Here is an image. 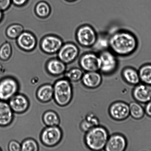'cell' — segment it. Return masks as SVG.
<instances>
[{"label": "cell", "mask_w": 151, "mask_h": 151, "mask_svg": "<svg viewBox=\"0 0 151 151\" xmlns=\"http://www.w3.org/2000/svg\"><path fill=\"white\" fill-rule=\"evenodd\" d=\"M139 44L137 37L129 31L120 30L109 35V49L117 57L131 55L137 51Z\"/></svg>", "instance_id": "1"}, {"label": "cell", "mask_w": 151, "mask_h": 151, "mask_svg": "<svg viewBox=\"0 0 151 151\" xmlns=\"http://www.w3.org/2000/svg\"><path fill=\"white\" fill-rule=\"evenodd\" d=\"M109 137L108 132L100 125L93 127L86 132L84 142L90 150L98 151L104 150Z\"/></svg>", "instance_id": "2"}, {"label": "cell", "mask_w": 151, "mask_h": 151, "mask_svg": "<svg viewBox=\"0 0 151 151\" xmlns=\"http://www.w3.org/2000/svg\"><path fill=\"white\" fill-rule=\"evenodd\" d=\"M53 87V99L56 103L61 107L69 105L73 98L72 83L64 78L56 81Z\"/></svg>", "instance_id": "3"}, {"label": "cell", "mask_w": 151, "mask_h": 151, "mask_svg": "<svg viewBox=\"0 0 151 151\" xmlns=\"http://www.w3.org/2000/svg\"><path fill=\"white\" fill-rule=\"evenodd\" d=\"M98 34L92 26L84 24L77 29L75 37L77 42L84 48H92L97 41Z\"/></svg>", "instance_id": "4"}, {"label": "cell", "mask_w": 151, "mask_h": 151, "mask_svg": "<svg viewBox=\"0 0 151 151\" xmlns=\"http://www.w3.org/2000/svg\"><path fill=\"white\" fill-rule=\"evenodd\" d=\"M98 54L100 60L99 72L105 75L113 74L119 66L117 56L109 49L103 50Z\"/></svg>", "instance_id": "5"}, {"label": "cell", "mask_w": 151, "mask_h": 151, "mask_svg": "<svg viewBox=\"0 0 151 151\" xmlns=\"http://www.w3.org/2000/svg\"><path fill=\"white\" fill-rule=\"evenodd\" d=\"M20 88L19 83L12 76L4 77L0 79V100L8 101L17 94Z\"/></svg>", "instance_id": "6"}, {"label": "cell", "mask_w": 151, "mask_h": 151, "mask_svg": "<svg viewBox=\"0 0 151 151\" xmlns=\"http://www.w3.org/2000/svg\"><path fill=\"white\" fill-rule=\"evenodd\" d=\"M63 137V132L59 126L47 127L41 132L40 139L44 145L53 147L59 144Z\"/></svg>", "instance_id": "7"}, {"label": "cell", "mask_w": 151, "mask_h": 151, "mask_svg": "<svg viewBox=\"0 0 151 151\" xmlns=\"http://www.w3.org/2000/svg\"><path fill=\"white\" fill-rule=\"evenodd\" d=\"M79 64L81 68L85 72L99 71L100 60L98 54L95 52H89L82 55Z\"/></svg>", "instance_id": "8"}, {"label": "cell", "mask_w": 151, "mask_h": 151, "mask_svg": "<svg viewBox=\"0 0 151 151\" xmlns=\"http://www.w3.org/2000/svg\"><path fill=\"white\" fill-rule=\"evenodd\" d=\"M57 54L59 60L65 64H69L74 61L79 56V49L74 43L67 42L63 44Z\"/></svg>", "instance_id": "9"}, {"label": "cell", "mask_w": 151, "mask_h": 151, "mask_svg": "<svg viewBox=\"0 0 151 151\" xmlns=\"http://www.w3.org/2000/svg\"><path fill=\"white\" fill-rule=\"evenodd\" d=\"M63 44L61 38L54 35H48L43 38L40 43L41 50L46 54L57 53Z\"/></svg>", "instance_id": "10"}, {"label": "cell", "mask_w": 151, "mask_h": 151, "mask_svg": "<svg viewBox=\"0 0 151 151\" xmlns=\"http://www.w3.org/2000/svg\"><path fill=\"white\" fill-rule=\"evenodd\" d=\"M109 112L111 117L115 120H125L130 116L129 105L124 102H115L111 105Z\"/></svg>", "instance_id": "11"}, {"label": "cell", "mask_w": 151, "mask_h": 151, "mask_svg": "<svg viewBox=\"0 0 151 151\" xmlns=\"http://www.w3.org/2000/svg\"><path fill=\"white\" fill-rule=\"evenodd\" d=\"M8 101L10 107L15 113L23 114L26 112L29 108V99L23 94L17 93Z\"/></svg>", "instance_id": "12"}, {"label": "cell", "mask_w": 151, "mask_h": 151, "mask_svg": "<svg viewBox=\"0 0 151 151\" xmlns=\"http://www.w3.org/2000/svg\"><path fill=\"white\" fill-rule=\"evenodd\" d=\"M132 96L136 101L146 104L151 101V85L140 83L134 87Z\"/></svg>", "instance_id": "13"}, {"label": "cell", "mask_w": 151, "mask_h": 151, "mask_svg": "<svg viewBox=\"0 0 151 151\" xmlns=\"http://www.w3.org/2000/svg\"><path fill=\"white\" fill-rule=\"evenodd\" d=\"M127 141L122 134H116L109 137L104 150L106 151H124L126 149Z\"/></svg>", "instance_id": "14"}, {"label": "cell", "mask_w": 151, "mask_h": 151, "mask_svg": "<svg viewBox=\"0 0 151 151\" xmlns=\"http://www.w3.org/2000/svg\"><path fill=\"white\" fill-rule=\"evenodd\" d=\"M16 39L17 45L23 51L30 52L36 47V38L30 32L24 31Z\"/></svg>", "instance_id": "15"}, {"label": "cell", "mask_w": 151, "mask_h": 151, "mask_svg": "<svg viewBox=\"0 0 151 151\" xmlns=\"http://www.w3.org/2000/svg\"><path fill=\"white\" fill-rule=\"evenodd\" d=\"M81 81L84 86L93 89L97 88L101 85L103 78L99 71L85 72Z\"/></svg>", "instance_id": "16"}, {"label": "cell", "mask_w": 151, "mask_h": 151, "mask_svg": "<svg viewBox=\"0 0 151 151\" xmlns=\"http://www.w3.org/2000/svg\"><path fill=\"white\" fill-rule=\"evenodd\" d=\"M14 119V112L7 101L0 100V127L10 125Z\"/></svg>", "instance_id": "17"}, {"label": "cell", "mask_w": 151, "mask_h": 151, "mask_svg": "<svg viewBox=\"0 0 151 151\" xmlns=\"http://www.w3.org/2000/svg\"><path fill=\"white\" fill-rule=\"evenodd\" d=\"M46 68L50 75L53 76H59L64 74L66 67V64L59 58H53L47 62Z\"/></svg>", "instance_id": "18"}, {"label": "cell", "mask_w": 151, "mask_h": 151, "mask_svg": "<svg viewBox=\"0 0 151 151\" xmlns=\"http://www.w3.org/2000/svg\"><path fill=\"white\" fill-rule=\"evenodd\" d=\"M36 97L42 103H47L53 99V86L49 84L41 86L37 90Z\"/></svg>", "instance_id": "19"}, {"label": "cell", "mask_w": 151, "mask_h": 151, "mask_svg": "<svg viewBox=\"0 0 151 151\" xmlns=\"http://www.w3.org/2000/svg\"><path fill=\"white\" fill-rule=\"evenodd\" d=\"M123 78L126 82L132 86H136L140 82L138 70L131 67H126L123 69Z\"/></svg>", "instance_id": "20"}, {"label": "cell", "mask_w": 151, "mask_h": 151, "mask_svg": "<svg viewBox=\"0 0 151 151\" xmlns=\"http://www.w3.org/2000/svg\"><path fill=\"white\" fill-rule=\"evenodd\" d=\"M43 121L47 127L59 126L60 122L59 115L54 111L49 110L44 112Z\"/></svg>", "instance_id": "21"}, {"label": "cell", "mask_w": 151, "mask_h": 151, "mask_svg": "<svg viewBox=\"0 0 151 151\" xmlns=\"http://www.w3.org/2000/svg\"><path fill=\"white\" fill-rule=\"evenodd\" d=\"M137 101L131 102L129 105L130 115L134 119L140 120L144 117L145 113L144 108Z\"/></svg>", "instance_id": "22"}, {"label": "cell", "mask_w": 151, "mask_h": 151, "mask_svg": "<svg viewBox=\"0 0 151 151\" xmlns=\"http://www.w3.org/2000/svg\"><path fill=\"white\" fill-rule=\"evenodd\" d=\"M140 82L151 85V63L142 65L138 70Z\"/></svg>", "instance_id": "23"}, {"label": "cell", "mask_w": 151, "mask_h": 151, "mask_svg": "<svg viewBox=\"0 0 151 151\" xmlns=\"http://www.w3.org/2000/svg\"><path fill=\"white\" fill-rule=\"evenodd\" d=\"M84 73L82 69L78 68H72L65 72L64 78L71 83L77 82L81 81Z\"/></svg>", "instance_id": "24"}, {"label": "cell", "mask_w": 151, "mask_h": 151, "mask_svg": "<svg viewBox=\"0 0 151 151\" xmlns=\"http://www.w3.org/2000/svg\"><path fill=\"white\" fill-rule=\"evenodd\" d=\"M35 10L37 15L42 18L48 17L51 12L49 4L44 1H40L36 4Z\"/></svg>", "instance_id": "25"}, {"label": "cell", "mask_w": 151, "mask_h": 151, "mask_svg": "<svg viewBox=\"0 0 151 151\" xmlns=\"http://www.w3.org/2000/svg\"><path fill=\"white\" fill-rule=\"evenodd\" d=\"M24 31L23 27L18 24H12L6 30V35L12 39H17L18 37Z\"/></svg>", "instance_id": "26"}, {"label": "cell", "mask_w": 151, "mask_h": 151, "mask_svg": "<svg viewBox=\"0 0 151 151\" xmlns=\"http://www.w3.org/2000/svg\"><path fill=\"white\" fill-rule=\"evenodd\" d=\"M109 35H98L96 43L92 48L95 47L99 53L103 50L109 49Z\"/></svg>", "instance_id": "27"}, {"label": "cell", "mask_w": 151, "mask_h": 151, "mask_svg": "<svg viewBox=\"0 0 151 151\" xmlns=\"http://www.w3.org/2000/svg\"><path fill=\"white\" fill-rule=\"evenodd\" d=\"M12 53V49L11 44L5 42L0 47V60L7 61L11 57Z\"/></svg>", "instance_id": "28"}, {"label": "cell", "mask_w": 151, "mask_h": 151, "mask_svg": "<svg viewBox=\"0 0 151 151\" xmlns=\"http://www.w3.org/2000/svg\"><path fill=\"white\" fill-rule=\"evenodd\" d=\"M21 145L22 151H38L39 150L38 143L34 139H27L22 142Z\"/></svg>", "instance_id": "29"}, {"label": "cell", "mask_w": 151, "mask_h": 151, "mask_svg": "<svg viewBox=\"0 0 151 151\" xmlns=\"http://www.w3.org/2000/svg\"><path fill=\"white\" fill-rule=\"evenodd\" d=\"M80 126L81 129L85 132L89 131L93 127H96L91 121L86 118L81 122Z\"/></svg>", "instance_id": "30"}, {"label": "cell", "mask_w": 151, "mask_h": 151, "mask_svg": "<svg viewBox=\"0 0 151 151\" xmlns=\"http://www.w3.org/2000/svg\"><path fill=\"white\" fill-rule=\"evenodd\" d=\"M8 148L10 151H21V145L16 140H12L9 143Z\"/></svg>", "instance_id": "31"}, {"label": "cell", "mask_w": 151, "mask_h": 151, "mask_svg": "<svg viewBox=\"0 0 151 151\" xmlns=\"http://www.w3.org/2000/svg\"><path fill=\"white\" fill-rule=\"evenodd\" d=\"M12 3V0H0V10L5 11L8 9Z\"/></svg>", "instance_id": "32"}, {"label": "cell", "mask_w": 151, "mask_h": 151, "mask_svg": "<svg viewBox=\"0 0 151 151\" xmlns=\"http://www.w3.org/2000/svg\"><path fill=\"white\" fill-rule=\"evenodd\" d=\"M144 109L145 114L148 117L151 118V101L146 104Z\"/></svg>", "instance_id": "33"}, {"label": "cell", "mask_w": 151, "mask_h": 151, "mask_svg": "<svg viewBox=\"0 0 151 151\" xmlns=\"http://www.w3.org/2000/svg\"><path fill=\"white\" fill-rule=\"evenodd\" d=\"M29 0H12V3L17 6H22L26 4Z\"/></svg>", "instance_id": "34"}, {"label": "cell", "mask_w": 151, "mask_h": 151, "mask_svg": "<svg viewBox=\"0 0 151 151\" xmlns=\"http://www.w3.org/2000/svg\"><path fill=\"white\" fill-rule=\"evenodd\" d=\"M3 16H4V15H3V12L0 10V23L3 20Z\"/></svg>", "instance_id": "35"}, {"label": "cell", "mask_w": 151, "mask_h": 151, "mask_svg": "<svg viewBox=\"0 0 151 151\" xmlns=\"http://www.w3.org/2000/svg\"><path fill=\"white\" fill-rule=\"evenodd\" d=\"M66 1H68V2H74V1H77V0H65Z\"/></svg>", "instance_id": "36"}, {"label": "cell", "mask_w": 151, "mask_h": 151, "mask_svg": "<svg viewBox=\"0 0 151 151\" xmlns=\"http://www.w3.org/2000/svg\"><path fill=\"white\" fill-rule=\"evenodd\" d=\"M149 63H151V53L150 56V58H149Z\"/></svg>", "instance_id": "37"}, {"label": "cell", "mask_w": 151, "mask_h": 151, "mask_svg": "<svg viewBox=\"0 0 151 151\" xmlns=\"http://www.w3.org/2000/svg\"><path fill=\"white\" fill-rule=\"evenodd\" d=\"M1 151V148H0V151Z\"/></svg>", "instance_id": "38"}]
</instances>
